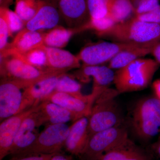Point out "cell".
<instances>
[{"instance_id":"cell-27","label":"cell","mask_w":160,"mask_h":160,"mask_svg":"<svg viewBox=\"0 0 160 160\" xmlns=\"http://www.w3.org/2000/svg\"><path fill=\"white\" fill-rule=\"evenodd\" d=\"M74 76L64 73L59 78L55 91L64 92L78 97H84L82 92V86L75 79Z\"/></svg>"},{"instance_id":"cell-6","label":"cell","mask_w":160,"mask_h":160,"mask_svg":"<svg viewBox=\"0 0 160 160\" xmlns=\"http://www.w3.org/2000/svg\"><path fill=\"white\" fill-rule=\"evenodd\" d=\"M127 126L124 123L94 133L90 137L81 160H97L104 154L129 139Z\"/></svg>"},{"instance_id":"cell-19","label":"cell","mask_w":160,"mask_h":160,"mask_svg":"<svg viewBox=\"0 0 160 160\" xmlns=\"http://www.w3.org/2000/svg\"><path fill=\"white\" fill-rule=\"evenodd\" d=\"M47 69L51 71L66 73L72 69H79L81 61L77 56L59 48L46 47Z\"/></svg>"},{"instance_id":"cell-4","label":"cell","mask_w":160,"mask_h":160,"mask_svg":"<svg viewBox=\"0 0 160 160\" xmlns=\"http://www.w3.org/2000/svg\"><path fill=\"white\" fill-rule=\"evenodd\" d=\"M132 130L137 138L148 142L160 131V100L147 97L138 101L132 111Z\"/></svg>"},{"instance_id":"cell-22","label":"cell","mask_w":160,"mask_h":160,"mask_svg":"<svg viewBox=\"0 0 160 160\" xmlns=\"http://www.w3.org/2000/svg\"><path fill=\"white\" fill-rule=\"evenodd\" d=\"M154 44L137 45L125 49L118 53L109 62L108 66L110 69L117 70L123 68L135 60L150 54Z\"/></svg>"},{"instance_id":"cell-32","label":"cell","mask_w":160,"mask_h":160,"mask_svg":"<svg viewBox=\"0 0 160 160\" xmlns=\"http://www.w3.org/2000/svg\"><path fill=\"white\" fill-rule=\"evenodd\" d=\"M134 17L146 22L160 24V7L149 12L134 16Z\"/></svg>"},{"instance_id":"cell-23","label":"cell","mask_w":160,"mask_h":160,"mask_svg":"<svg viewBox=\"0 0 160 160\" xmlns=\"http://www.w3.org/2000/svg\"><path fill=\"white\" fill-rule=\"evenodd\" d=\"M82 31V27L66 28L58 26L45 32L44 45L46 47L62 49L67 46L70 39L74 34Z\"/></svg>"},{"instance_id":"cell-13","label":"cell","mask_w":160,"mask_h":160,"mask_svg":"<svg viewBox=\"0 0 160 160\" xmlns=\"http://www.w3.org/2000/svg\"><path fill=\"white\" fill-rule=\"evenodd\" d=\"M61 18L68 28H80L90 19L86 0H57Z\"/></svg>"},{"instance_id":"cell-16","label":"cell","mask_w":160,"mask_h":160,"mask_svg":"<svg viewBox=\"0 0 160 160\" xmlns=\"http://www.w3.org/2000/svg\"><path fill=\"white\" fill-rule=\"evenodd\" d=\"M74 76L81 82L87 83L90 78L93 80L92 91L101 94L109 88V85L114 81L115 73L109 66H82Z\"/></svg>"},{"instance_id":"cell-30","label":"cell","mask_w":160,"mask_h":160,"mask_svg":"<svg viewBox=\"0 0 160 160\" xmlns=\"http://www.w3.org/2000/svg\"><path fill=\"white\" fill-rule=\"evenodd\" d=\"M90 18H100L109 14L110 0H86Z\"/></svg>"},{"instance_id":"cell-24","label":"cell","mask_w":160,"mask_h":160,"mask_svg":"<svg viewBox=\"0 0 160 160\" xmlns=\"http://www.w3.org/2000/svg\"><path fill=\"white\" fill-rule=\"evenodd\" d=\"M134 14L132 0H110L109 14L116 23L131 18Z\"/></svg>"},{"instance_id":"cell-15","label":"cell","mask_w":160,"mask_h":160,"mask_svg":"<svg viewBox=\"0 0 160 160\" xmlns=\"http://www.w3.org/2000/svg\"><path fill=\"white\" fill-rule=\"evenodd\" d=\"M61 18L57 0H42L37 13L26 23L25 28L34 31L50 30L58 26Z\"/></svg>"},{"instance_id":"cell-35","label":"cell","mask_w":160,"mask_h":160,"mask_svg":"<svg viewBox=\"0 0 160 160\" xmlns=\"http://www.w3.org/2000/svg\"><path fill=\"white\" fill-rule=\"evenodd\" d=\"M150 54L154 57V60L160 64V41L156 43L152 46Z\"/></svg>"},{"instance_id":"cell-1","label":"cell","mask_w":160,"mask_h":160,"mask_svg":"<svg viewBox=\"0 0 160 160\" xmlns=\"http://www.w3.org/2000/svg\"><path fill=\"white\" fill-rule=\"evenodd\" d=\"M98 36L115 42L151 45L160 41V24L146 22L133 17L116 23Z\"/></svg>"},{"instance_id":"cell-7","label":"cell","mask_w":160,"mask_h":160,"mask_svg":"<svg viewBox=\"0 0 160 160\" xmlns=\"http://www.w3.org/2000/svg\"><path fill=\"white\" fill-rule=\"evenodd\" d=\"M69 127L70 126L66 124L48 125L42 131L39 133L36 139L30 147L14 156L55 154L60 152L65 146L69 134Z\"/></svg>"},{"instance_id":"cell-17","label":"cell","mask_w":160,"mask_h":160,"mask_svg":"<svg viewBox=\"0 0 160 160\" xmlns=\"http://www.w3.org/2000/svg\"><path fill=\"white\" fill-rule=\"evenodd\" d=\"M62 74L47 78L24 89L21 112L38 106L55 91L58 80Z\"/></svg>"},{"instance_id":"cell-33","label":"cell","mask_w":160,"mask_h":160,"mask_svg":"<svg viewBox=\"0 0 160 160\" xmlns=\"http://www.w3.org/2000/svg\"><path fill=\"white\" fill-rule=\"evenodd\" d=\"M9 30L5 18L0 15V52L2 51L8 46Z\"/></svg>"},{"instance_id":"cell-3","label":"cell","mask_w":160,"mask_h":160,"mask_svg":"<svg viewBox=\"0 0 160 160\" xmlns=\"http://www.w3.org/2000/svg\"><path fill=\"white\" fill-rule=\"evenodd\" d=\"M119 94L116 89L108 88L97 98L88 117L89 137L124 123L122 110L116 99Z\"/></svg>"},{"instance_id":"cell-39","label":"cell","mask_w":160,"mask_h":160,"mask_svg":"<svg viewBox=\"0 0 160 160\" xmlns=\"http://www.w3.org/2000/svg\"><path fill=\"white\" fill-rule=\"evenodd\" d=\"M16 1V0H0V7L9 8V6Z\"/></svg>"},{"instance_id":"cell-20","label":"cell","mask_w":160,"mask_h":160,"mask_svg":"<svg viewBox=\"0 0 160 160\" xmlns=\"http://www.w3.org/2000/svg\"><path fill=\"white\" fill-rule=\"evenodd\" d=\"M97 160H154L151 152L137 146L130 139Z\"/></svg>"},{"instance_id":"cell-31","label":"cell","mask_w":160,"mask_h":160,"mask_svg":"<svg viewBox=\"0 0 160 160\" xmlns=\"http://www.w3.org/2000/svg\"><path fill=\"white\" fill-rule=\"evenodd\" d=\"M134 16L149 12L160 7L159 0H132Z\"/></svg>"},{"instance_id":"cell-36","label":"cell","mask_w":160,"mask_h":160,"mask_svg":"<svg viewBox=\"0 0 160 160\" xmlns=\"http://www.w3.org/2000/svg\"><path fill=\"white\" fill-rule=\"evenodd\" d=\"M151 152L160 158V138L151 147Z\"/></svg>"},{"instance_id":"cell-26","label":"cell","mask_w":160,"mask_h":160,"mask_svg":"<svg viewBox=\"0 0 160 160\" xmlns=\"http://www.w3.org/2000/svg\"><path fill=\"white\" fill-rule=\"evenodd\" d=\"M42 2V0H16L15 12L25 24L34 17Z\"/></svg>"},{"instance_id":"cell-21","label":"cell","mask_w":160,"mask_h":160,"mask_svg":"<svg viewBox=\"0 0 160 160\" xmlns=\"http://www.w3.org/2000/svg\"><path fill=\"white\" fill-rule=\"evenodd\" d=\"M40 112L45 124H66L70 121L77 120L74 115L67 109L52 102L44 101L38 105Z\"/></svg>"},{"instance_id":"cell-29","label":"cell","mask_w":160,"mask_h":160,"mask_svg":"<svg viewBox=\"0 0 160 160\" xmlns=\"http://www.w3.org/2000/svg\"><path fill=\"white\" fill-rule=\"evenodd\" d=\"M116 24L114 20L109 15L100 18H90L85 26H83L84 31L92 30L98 35L106 31L115 24Z\"/></svg>"},{"instance_id":"cell-34","label":"cell","mask_w":160,"mask_h":160,"mask_svg":"<svg viewBox=\"0 0 160 160\" xmlns=\"http://www.w3.org/2000/svg\"><path fill=\"white\" fill-rule=\"evenodd\" d=\"M56 154V153H55ZM55 154H31L13 156L9 160H50Z\"/></svg>"},{"instance_id":"cell-37","label":"cell","mask_w":160,"mask_h":160,"mask_svg":"<svg viewBox=\"0 0 160 160\" xmlns=\"http://www.w3.org/2000/svg\"><path fill=\"white\" fill-rule=\"evenodd\" d=\"M152 88L155 94V97L160 100V79L156 80L152 83Z\"/></svg>"},{"instance_id":"cell-10","label":"cell","mask_w":160,"mask_h":160,"mask_svg":"<svg viewBox=\"0 0 160 160\" xmlns=\"http://www.w3.org/2000/svg\"><path fill=\"white\" fill-rule=\"evenodd\" d=\"M17 83L11 80L1 78L0 121L21 112L22 92Z\"/></svg>"},{"instance_id":"cell-25","label":"cell","mask_w":160,"mask_h":160,"mask_svg":"<svg viewBox=\"0 0 160 160\" xmlns=\"http://www.w3.org/2000/svg\"><path fill=\"white\" fill-rule=\"evenodd\" d=\"M13 56L41 70H49L47 69V57L45 46Z\"/></svg>"},{"instance_id":"cell-14","label":"cell","mask_w":160,"mask_h":160,"mask_svg":"<svg viewBox=\"0 0 160 160\" xmlns=\"http://www.w3.org/2000/svg\"><path fill=\"white\" fill-rule=\"evenodd\" d=\"M44 31H34L26 28L17 33L6 49L0 52L1 58H5L24 53L44 45Z\"/></svg>"},{"instance_id":"cell-38","label":"cell","mask_w":160,"mask_h":160,"mask_svg":"<svg viewBox=\"0 0 160 160\" xmlns=\"http://www.w3.org/2000/svg\"><path fill=\"white\" fill-rule=\"evenodd\" d=\"M50 160H71V159L68 157L59 152L55 154L52 157Z\"/></svg>"},{"instance_id":"cell-5","label":"cell","mask_w":160,"mask_h":160,"mask_svg":"<svg viewBox=\"0 0 160 160\" xmlns=\"http://www.w3.org/2000/svg\"><path fill=\"white\" fill-rule=\"evenodd\" d=\"M0 74L1 78L13 81L24 89L47 78L63 73L41 70L12 56L1 58Z\"/></svg>"},{"instance_id":"cell-12","label":"cell","mask_w":160,"mask_h":160,"mask_svg":"<svg viewBox=\"0 0 160 160\" xmlns=\"http://www.w3.org/2000/svg\"><path fill=\"white\" fill-rule=\"evenodd\" d=\"M33 106L3 120L0 124V160L9 155L20 126L28 116L35 111Z\"/></svg>"},{"instance_id":"cell-28","label":"cell","mask_w":160,"mask_h":160,"mask_svg":"<svg viewBox=\"0 0 160 160\" xmlns=\"http://www.w3.org/2000/svg\"><path fill=\"white\" fill-rule=\"evenodd\" d=\"M0 15L2 16L9 30V37L16 32H19L26 26V24L15 12L12 11L8 8L0 7Z\"/></svg>"},{"instance_id":"cell-8","label":"cell","mask_w":160,"mask_h":160,"mask_svg":"<svg viewBox=\"0 0 160 160\" xmlns=\"http://www.w3.org/2000/svg\"><path fill=\"white\" fill-rule=\"evenodd\" d=\"M137 44L120 42H101L90 44L77 55L82 66H101L109 62L120 52Z\"/></svg>"},{"instance_id":"cell-18","label":"cell","mask_w":160,"mask_h":160,"mask_svg":"<svg viewBox=\"0 0 160 160\" xmlns=\"http://www.w3.org/2000/svg\"><path fill=\"white\" fill-rule=\"evenodd\" d=\"M89 138V118H80L70 126L64 148L70 154L80 157L85 151Z\"/></svg>"},{"instance_id":"cell-9","label":"cell","mask_w":160,"mask_h":160,"mask_svg":"<svg viewBox=\"0 0 160 160\" xmlns=\"http://www.w3.org/2000/svg\"><path fill=\"white\" fill-rule=\"evenodd\" d=\"M99 95L92 92L91 94L80 98L72 95L55 91L44 101L58 104L70 112L77 119L89 117L92 108Z\"/></svg>"},{"instance_id":"cell-11","label":"cell","mask_w":160,"mask_h":160,"mask_svg":"<svg viewBox=\"0 0 160 160\" xmlns=\"http://www.w3.org/2000/svg\"><path fill=\"white\" fill-rule=\"evenodd\" d=\"M44 124L42 118L38 111L28 116L23 121L18 131L9 155L12 156L19 154L33 144L39 133L35 132L36 128Z\"/></svg>"},{"instance_id":"cell-2","label":"cell","mask_w":160,"mask_h":160,"mask_svg":"<svg viewBox=\"0 0 160 160\" xmlns=\"http://www.w3.org/2000/svg\"><path fill=\"white\" fill-rule=\"evenodd\" d=\"M160 64L155 60L141 58L115 72L114 83L119 93L140 91L151 83Z\"/></svg>"}]
</instances>
